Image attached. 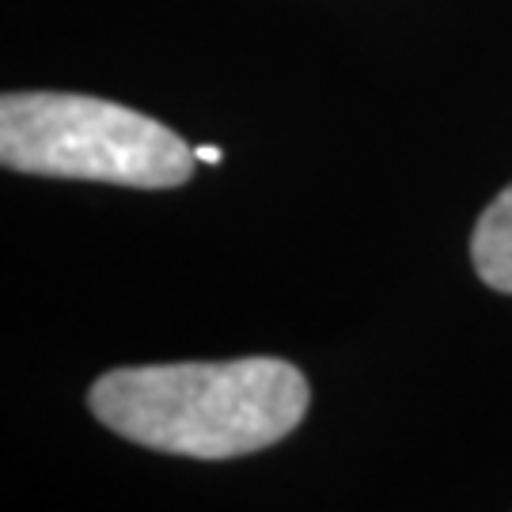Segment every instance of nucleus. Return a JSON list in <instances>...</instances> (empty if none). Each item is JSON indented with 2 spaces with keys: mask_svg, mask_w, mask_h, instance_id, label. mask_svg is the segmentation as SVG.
Listing matches in <instances>:
<instances>
[{
  "mask_svg": "<svg viewBox=\"0 0 512 512\" xmlns=\"http://www.w3.org/2000/svg\"><path fill=\"white\" fill-rule=\"evenodd\" d=\"M471 262L490 289L512 293V186H505L478 217L471 236Z\"/></svg>",
  "mask_w": 512,
  "mask_h": 512,
  "instance_id": "nucleus-3",
  "label": "nucleus"
},
{
  "mask_svg": "<svg viewBox=\"0 0 512 512\" xmlns=\"http://www.w3.org/2000/svg\"><path fill=\"white\" fill-rule=\"evenodd\" d=\"M0 164L46 179L171 190L194 175V148L141 110L73 92L0 99Z\"/></svg>",
  "mask_w": 512,
  "mask_h": 512,
  "instance_id": "nucleus-2",
  "label": "nucleus"
},
{
  "mask_svg": "<svg viewBox=\"0 0 512 512\" xmlns=\"http://www.w3.org/2000/svg\"><path fill=\"white\" fill-rule=\"evenodd\" d=\"M194 156H198V164H220V148L217 145H198V148H194Z\"/></svg>",
  "mask_w": 512,
  "mask_h": 512,
  "instance_id": "nucleus-4",
  "label": "nucleus"
},
{
  "mask_svg": "<svg viewBox=\"0 0 512 512\" xmlns=\"http://www.w3.org/2000/svg\"><path fill=\"white\" fill-rule=\"evenodd\" d=\"M308 403L304 372L281 357L114 368L88 391L110 433L190 459L262 452L293 433Z\"/></svg>",
  "mask_w": 512,
  "mask_h": 512,
  "instance_id": "nucleus-1",
  "label": "nucleus"
}]
</instances>
